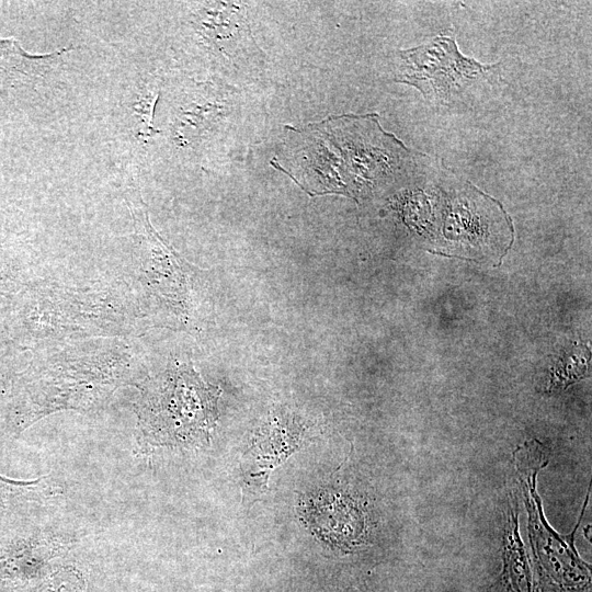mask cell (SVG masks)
<instances>
[{
	"mask_svg": "<svg viewBox=\"0 0 592 592\" xmlns=\"http://www.w3.org/2000/svg\"><path fill=\"white\" fill-rule=\"evenodd\" d=\"M49 489L47 477L34 480H15L0 475V508L21 506L46 494Z\"/></svg>",
	"mask_w": 592,
	"mask_h": 592,
	"instance_id": "8992f818",
	"label": "cell"
},
{
	"mask_svg": "<svg viewBox=\"0 0 592 592\" xmlns=\"http://www.w3.org/2000/svg\"><path fill=\"white\" fill-rule=\"evenodd\" d=\"M158 98V90H149L135 104V110L144 127V137H151L158 133L152 126L153 111Z\"/></svg>",
	"mask_w": 592,
	"mask_h": 592,
	"instance_id": "ba28073f",
	"label": "cell"
},
{
	"mask_svg": "<svg viewBox=\"0 0 592 592\" xmlns=\"http://www.w3.org/2000/svg\"><path fill=\"white\" fill-rule=\"evenodd\" d=\"M398 58L397 82L413 86L425 99L445 104L488 79L497 68L463 56L448 36L400 50Z\"/></svg>",
	"mask_w": 592,
	"mask_h": 592,
	"instance_id": "7a4b0ae2",
	"label": "cell"
},
{
	"mask_svg": "<svg viewBox=\"0 0 592 592\" xmlns=\"http://www.w3.org/2000/svg\"><path fill=\"white\" fill-rule=\"evenodd\" d=\"M301 514L311 531L341 550L363 545L369 534V517L362 498L343 489H321L303 501Z\"/></svg>",
	"mask_w": 592,
	"mask_h": 592,
	"instance_id": "277c9868",
	"label": "cell"
},
{
	"mask_svg": "<svg viewBox=\"0 0 592 592\" xmlns=\"http://www.w3.org/2000/svg\"><path fill=\"white\" fill-rule=\"evenodd\" d=\"M508 525L502 571L505 592H540L536 572L520 539L519 523L513 512Z\"/></svg>",
	"mask_w": 592,
	"mask_h": 592,
	"instance_id": "5b68a950",
	"label": "cell"
},
{
	"mask_svg": "<svg viewBox=\"0 0 592 592\" xmlns=\"http://www.w3.org/2000/svg\"><path fill=\"white\" fill-rule=\"evenodd\" d=\"M67 544L38 531H14L0 539V592H30L59 563Z\"/></svg>",
	"mask_w": 592,
	"mask_h": 592,
	"instance_id": "3957f363",
	"label": "cell"
},
{
	"mask_svg": "<svg viewBox=\"0 0 592 592\" xmlns=\"http://www.w3.org/2000/svg\"><path fill=\"white\" fill-rule=\"evenodd\" d=\"M218 396L192 366H177L163 384L147 388L137 405L141 442L159 446L204 439L215 424Z\"/></svg>",
	"mask_w": 592,
	"mask_h": 592,
	"instance_id": "6da1fadb",
	"label": "cell"
},
{
	"mask_svg": "<svg viewBox=\"0 0 592 592\" xmlns=\"http://www.w3.org/2000/svg\"><path fill=\"white\" fill-rule=\"evenodd\" d=\"M88 588L87 574L80 567L61 562L30 592H88Z\"/></svg>",
	"mask_w": 592,
	"mask_h": 592,
	"instance_id": "52a82bcc",
	"label": "cell"
}]
</instances>
